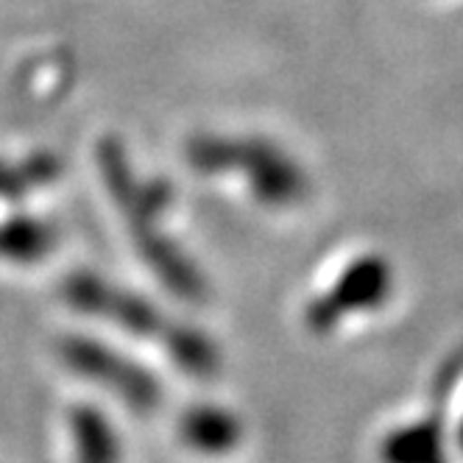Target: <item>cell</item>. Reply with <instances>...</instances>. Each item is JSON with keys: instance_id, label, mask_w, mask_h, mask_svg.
<instances>
[{"instance_id": "7a4b0ae2", "label": "cell", "mask_w": 463, "mask_h": 463, "mask_svg": "<svg viewBox=\"0 0 463 463\" xmlns=\"http://www.w3.org/2000/svg\"><path fill=\"white\" fill-rule=\"evenodd\" d=\"M179 436L184 447L202 452V455H221L232 452L241 439V427L235 416H229L215 408H198L182 416Z\"/></svg>"}, {"instance_id": "6da1fadb", "label": "cell", "mask_w": 463, "mask_h": 463, "mask_svg": "<svg viewBox=\"0 0 463 463\" xmlns=\"http://www.w3.org/2000/svg\"><path fill=\"white\" fill-rule=\"evenodd\" d=\"M64 360L71 363L76 372L90 374L95 383H101L107 391H115L123 396L135 411H148L156 402V385L148 377H140L131 363L112 357V352L98 341H79L73 338L64 346Z\"/></svg>"}, {"instance_id": "3957f363", "label": "cell", "mask_w": 463, "mask_h": 463, "mask_svg": "<svg viewBox=\"0 0 463 463\" xmlns=\"http://www.w3.org/2000/svg\"><path fill=\"white\" fill-rule=\"evenodd\" d=\"M64 427H68V441H84V447H71L73 463H118L120 449L107 419L73 408L64 416Z\"/></svg>"}]
</instances>
